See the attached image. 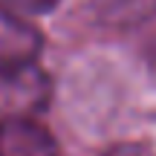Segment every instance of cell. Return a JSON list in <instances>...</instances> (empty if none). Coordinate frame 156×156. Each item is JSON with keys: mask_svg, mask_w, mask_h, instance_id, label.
I'll return each instance as SVG.
<instances>
[{"mask_svg": "<svg viewBox=\"0 0 156 156\" xmlns=\"http://www.w3.org/2000/svg\"><path fill=\"white\" fill-rule=\"evenodd\" d=\"M41 46H44V38L29 23V17L0 3V73L35 64Z\"/></svg>", "mask_w": 156, "mask_h": 156, "instance_id": "obj_1", "label": "cell"}, {"mask_svg": "<svg viewBox=\"0 0 156 156\" xmlns=\"http://www.w3.org/2000/svg\"><path fill=\"white\" fill-rule=\"evenodd\" d=\"M0 98L12 107L6 116H32L49 101V78L38 69V64L0 73Z\"/></svg>", "mask_w": 156, "mask_h": 156, "instance_id": "obj_2", "label": "cell"}, {"mask_svg": "<svg viewBox=\"0 0 156 156\" xmlns=\"http://www.w3.org/2000/svg\"><path fill=\"white\" fill-rule=\"evenodd\" d=\"M0 156H61V151L55 136L35 116H3Z\"/></svg>", "mask_w": 156, "mask_h": 156, "instance_id": "obj_3", "label": "cell"}, {"mask_svg": "<svg viewBox=\"0 0 156 156\" xmlns=\"http://www.w3.org/2000/svg\"><path fill=\"white\" fill-rule=\"evenodd\" d=\"M3 6H9V9H15L17 15L29 17V15H44V12L55 9L61 0H0Z\"/></svg>", "mask_w": 156, "mask_h": 156, "instance_id": "obj_4", "label": "cell"}, {"mask_svg": "<svg viewBox=\"0 0 156 156\" xmlns=\"http://www.w3.org/2000/svg\"><path fill=\"white\" fill-rule=\"evenodd\" d=\"M101 156H151V151L145 145H136V142H122V145L107 147Z\"/></svg>", "mask_w": 156, "mask_h": 156, "instance_id": "obj_5", "label": "cell"}]
</instances>
